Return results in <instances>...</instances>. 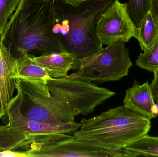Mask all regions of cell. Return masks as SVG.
Segmentation results:
<instances>
[{"label":"cell","mask_w":158,"mask_h":157,"mask_svg":"<svg viewBox=\"0 0 158 157\" xmlns=\"http://www.w3.org/2000/svg\"><path fill=\"white\" fill-rule=\"evenodd\" d=\"M32 56V54H26L16 59V71L13 78L29 82L50 96L47 84L51 77L46 69L36 62Z\"/></svg>","instance_id":"cell-11"},{"label":"cell","mask_w":158,"mask_h":157,"mask_svg":"<svg viewBox=\"0 0 158 157\" xmlns=\"http://www.w3.org/2000/svg\"><path fill=\"white\" fill-rule=\"evenodd\" d=\"M55 10L53 32L76 62L103 48L96 34L99 17L114 0H87L77 6L52 0Z\"/></svg>","instance_id":"cell-2"},{"label":"cell","mask_w":158,"mask_h":157,"mask_svg":"<svg viewBox=\"0 0 158 157\" xmlns=\"http://www.w3.org/2000/svg\"><path fill=\"white\" fill-rule=\"evenodd\" d=\"M32 59L46 69L52 78L66 77L74 68L76 60L66 51L52 53L39 56L32 55Z\"/></svg>","instance_id":"cell-13"},{"label":"cell","mask_w":158,"mask_h":157,"mask_svg":"<svg viewBox=\"0 0 158 157\" xmlns=\"http://www.w3.org/2000/svg\"><path fill=\"white\" fill-rule=\"evenodd\" d=\"M15 89L20 95V112L26 119L50 123L75 121L73 112L63 102L44 95L29 82L15 79Z\"/></svg>","instance_id":"cell-6"},{"label":"cell","mask_w":158,"mask_h":157,"mask_svg":"<svg viewBox=\"0 0 158 157\" xmlns=\"http://www.w3.org/2000/svg\"><path fill=\"white\" fill-rule=\"evenodd\" d=\"M8 124L17 135L28 144L34 142L46 144L69 137L78 131L81 123L34 121L26 119L21 113L19 103L13 104L7 111Z\"/></svg>","instance_id":"cell-7"},{"label":"cell","mask_w":158,"mask_h":157,"mask_svg":"<svg viewBox=\"0 0 158 157\" xmlns=\"http://www.w3.org/2000/svg\"><path fill=\"white\" fill-rule=\"evenodd\" d=\"M21 0H0V34Z\"/></svg>","instance_id":"cell-18"},{"label":"cell","mask_w":158,"mask_h":157,"mask_svg":"<svg viewBox=\"0 0 158 157\" xmlns=\"http://www.w3.org/2000/svg\"><path fill=\"white\" fill-rule=\"evenodd\" d=\"M150 2L151 0H129L128 11L136 27L150 10Z\"/></svg>","instance_id":"cell-17"},{"label":"cell","mask_w":158,"mask_h":157,"mask_svg":"<svg viewBox=\"0 0 158 157\" xmlns=\"http://www.w3.org/2000/svg\"><path fill=\"white\" fill-rule=\"evenodd\" d=\"M73 135L81 141L112 151L122 152L127 146L148 134L151 120L124 106L110 109L89 119H82Z\"/></svg>","instance_id":"cell-3"},{"label":"cell","mask_w":158,"mask_h":157,"mask_svg":"<svg viewBox=\"0 0 158 157\" xmlns=\"http://www.w3.org/2000/svg\"><path fill=\"white\" fill-rule=\"evenodd\" d=\"M124 157L158 156V136L147 134L122 150Z\"/></svg>","instance_id":"cell-14"},{"label":"cell","mask_w":158,"mask_h":157,"mask_svg":"<svg viewBox=\"0 0 158 157\" xmlns=\"http://www.w3.org/2000/svg\"><path fill=\"white\" fill-rule=\"evenodd\" d=\"M136 65L150 72L158 70V38L150 48L140 53L135 61Z\"/></svg>","instance_id":"cell-16"},{"label":"cell","mask_w":158,"mask_h":157,"mask_svg":"<svg viewBox=\"0 0 158 157\" xmlns=\"http://www.w3.org/2000/svg\"><path fill=\"white\" fill-rule=\"evenodd\" d=\"M47 85L51 96L70 108L75 116L92 113L98 106L116 95L92 82L67 77H51Z\"/></svg>","instance_id":"cell-5"},{"label":"cell","mask_w":158,"mask_h":157,"mask_svg":"<svg viewBox=\"0 0 158 157\" xmlns=\"http://www.w3.org/2000/svg\"><path fill=\"white\" fill-rule=\"evenodd\" d=\"M137 28L130 16L128 3L114 0L99 17L96 27L97 36L102 45L119 41L129 42L136 38Z\"/></svg>","instance_id":"cell-8"},{"label":"cell","mask_w":158,"mask_h":157,"mask_svg":"<svg viewBox=\"0 0 158 157\" xmlns=\"http://www.w3.org/2000/svg\"><path fill=\"white\" fill-rule=\"evenodd\" d=\"M54 22L52 0H21L0 34V41L15 59L65 51L53 32Z\"/></svg>","instance_id":"cell-1"},{"label":"cell","mask_w":158,"mask_h":157,"mask_svg":"<svg viewBox=\"0 0 158 157\" xmlns=\"http://www.w3.org/2000/svg\"><path fill=\"white\" fill-rule=\"evenodd\" d=\"M16 66L15 58L0 41V93L3 108L6 112L15 89V80L13 77Z\"/></svg>","instance_id":"cell-12"},{"label":"cell","mask_w":158,"mask_h":157,"mask_svg":"<svg viewBox=\"0 0 158 157\" xmlns=\"http://www.w3.org/2000/svg\"><path fill=\"white\" fill-rule=\"evenodd\" d=\"M61 1H64L65 0H61Z\"/></svg>","instance_id":"cell-23"},{"label":"cell","mask_w":158,"mask_h":157,"mask_svg":"<svg viewBox=\"0 0 158 157\" xmlns=\"http://www.w3.org/2000/svg\"><path fill=\"white\" fill-rule=\"evenodd\" d=\"M149 10L158 24V0H151Z\"/></svg>","instance_id":"cell-20"},{"label":"cell","mask_w":158,"mask_h":157,"mask_svg":"<svg viewBox=\"0 0 158 157\" xmlns=\"http://www.w3.org/2000/svg\"><path fill=\"white\" fill-rule=\"evenodd\" d=\"M6 112L4 110L2 104V100H1V93H0V119H2L3 116L6 115Z\"/></svg>","instance_id":"cell-22"},{"label":"cell","mask_w":158,"mask_h":157,"mask_svg":"<svg viewBox=\"0 0 158 157\" xmlns=\"http://www.w3.org/2000/svg\"><path fill=\"white\" fill-rule=\"evenodd\" d=\"M123 102L127 108L150 120L157 117L158 105L154 101L148 81L142 85L135 81L126 90Z\"/></svg>","instance_id":"cell-10"},{"label":"cell","mask_w":158,"mask_h":157,"mask_svg":"<svg viewBox=\"0 0 158 157\" xmlns=\"http://www.w3.org/2000/svg\"><path fill=\"white\" fill-rule=\"evenodd\" d=\"M86 1H87V0H65L64 2L69 3L72 5L77 6L81 3Z\"/></svg>","instance_id":"cell-21"},{"label":"cell","mask_w":158,"mask_h":157,"mask_svg":"<svg viewBox=\"0 0 158 157\" xmlns=\"http://www.w3.org/2000/svg\"><path fill=\"white\" fill-rule=\"evenodd\" d=\"M132 65L125 42L119 41L76 62L77 71L67 77L102 84L120 80Z\"/></svg>","instance_id":"cell-4"},{"label":"cell","mask_w":158,"mask_h":157,"mask_svg":"<svg viewBox=\"0 0 158 157\" xmlns=\"http://www.w3.org/2000/svg\"><path fill=\"white\" fill-rule=\"evenodd\" d=\"M154 79L150 84V89L155 103L158 105V70L153 72Z\"/></svg>","instance_id":"cell-19"},{"label":"cell","mask_w":158,"mask_h":157,"mask_svg":"<svg viewBox=\"0 0 158 157\" xmlns=\"http://www.w3.org/2000/svg\"><path fill=\"white\" fill-rule=\"evenodd\" d=\"M26 152L28 157H124L122 152L111 151L77 140L73 135L46 144L34 142Z\"/></svg>","instance_id":"cell-9"},{"label":"cell","mask_w":158,"mask_h":157,"mask_svg":"<svg viewBox=\"0 0 158 157\" xmlns=\"http://www.w3.org/2000/svg\"><path fill=\"white\" fill-rule=\"evenodd\" d=\"M136 39L141 49L145 51L151 47L158 38V24L150 10L148 12L137 28Z\"/></svg>","instance_id":"cell-15"}]
</instances>
